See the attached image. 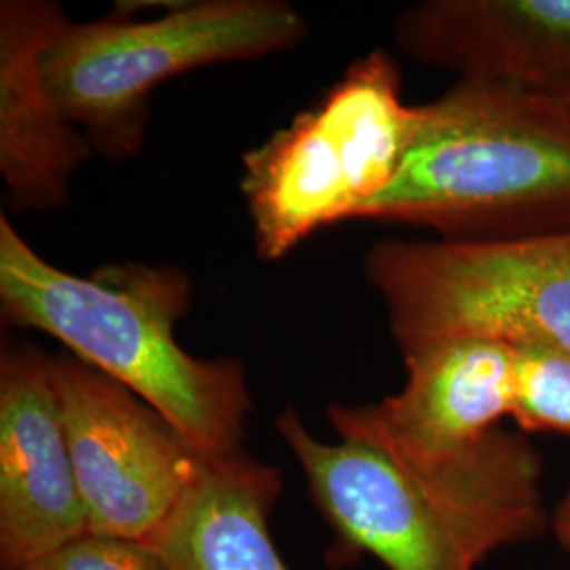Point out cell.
Here are the masks:
<instances>
[{
  "label": "cell",
  "mask_w": 570,
  "mask_h": 570,
  "mask_svg": "<svg viewBox=\"0 0 570 570\" xmlns=\"http://www.w3.org/2000/svg\"><path fill=\"white\" fill-rule=\"evenodd\" d=\"M419 106L402 98L395 58L353 61L311 108L244 157L242 193L256 252L277 263L313 233L355 220L406 161Z\"/></svg>",
  "instance_id": "5"
},
{
  "label": "cell",
  "mask_w": 570,
  "mask_h": 570,
  "mask_svg": "<svg viewBox=\"0 0 570 570\" xmlns=\"http://www.w3.org/2000/svg\"><path fill=\"white\" fill-rule=\"evenodd\" d=\"M406 385L367 406L332 404L327 421L357 440L407 461H442L484 442L510 416L513 345L463 336L404 357Z\"/></svg>",
  "instance_id": "8"
},
{
  "label": "cell",
  "mask_w": 570,
  "mask_h": 570,
  "mask_svg": "<svg viewBox=\"0 0 570 570\" xmlns=\"http://www.w3.org/2000/svg\"><path fill=\"white\" fill-rule=\"evenodd\" d=\"M364 277L402 357L463 336L537 341L570 355V230L513 242L381 239Z\"/></svg>",
  "instance_id": "6"
},
{
  "label": "cell",
  "mask_w": 570,
  "mask_h": 570,
  "mask_svg": "<svg viewBox=\"0 0 570 570\" xmlns=\"http://www.w3.org/2000/svg\"><path fill=\"white\" fill-rule=\"evenodd\" d=\"M355 220L425 226L450 242L570 230V110L553 96L456 79L419 106L406 161Z\"/></svg>",
  "instance_id": "3"
},
{
  "label": "cell",
  "mask_w": 570,
  "mask_h": 570,
  "mask_svg": "<svg viewBox=\"0 0 570 570\" xmlns=\"http://www.w3.org/2000/svg\"><path fill=\"white\" fill-rule=\"evenodd\" d=\"M558 100L564 104V106H567V108H569L570 110V94H567V96H562V98H558Z\"/></svg>",
  "instance_id": "16"
},
{
  "label": "cell",
  "mask_w": 570,
  "mask_h": 570,
  "mask_svg": "<svg viewBox=\"0 0 570 570\" xmlns=\"http://www.w3.org/2000/svg\"><path fill=\"white\" fill-rule=\"evenodd\" d=\"M89 532L146 541L176 510L202 454L164 416L77 357H49Z\"/></svg>",
  "instance_id": "7"
},
{
  "label": "cell",
  "mask_w": 570,
  "mask_h": 570,
  "mask_svg": "<svg viewBox=\"0 0 570 570\" xmlns=\"http://www.w3.org/2000/svg\"><path fill=\"white\" fill-rule=\"evenodd\" d=\"M89 532L49 355H0V567L23 570Z\"/></svg>",
  "instance_id": "9"
},
{
  "label": "cell",
  "mask_w": 570,
  "mask_h": 570,
  "mask_svg": "<svg viewBox=\"0 0 570 570\" xmlns=\"http://www.w3.org/2000/svg\"><path fill=\"white\" fill-rule=\"evenodd\" d=\"M511 345V421L524 435L556 433L570 440V355L537 341Z\"/></svg>",
  "instance_id": "13"
},
{
  "label": "cell",
  "mask_w": 570,
  "mask_h": 570,
  "mask_svg": "<svg viewBox=\"0 0 570 570\" xmlns=\"http://www.w3.org/2000/svg\"><path fill=\"white\" fill-rule=\"evenodd\" d=\"M275 428L336 534L334 562L370 553L389 570H475L550 529L543 459L520 431L494 429L442 461H407L357 440L322 442L294 407Z\"/></svg>",
  "instance_id": "1"
},
{
  "label": "cell",
  "mask_w": 570,
  "mask_h": 570,
  "mask_svg": "<svg viewBox=\"0 0 570 570\" xmlns=\"http://www.w3.org/2000/svg\"><path fill=\"white\" fill-rule=\"evenodd\" d=\"M282 473L247 452L202 459L164 527L146 539L171 570H289L268 518Z\"/></svg>",
  "instance_id": "12"
},
{
  "label": "cell",
  "mask_w": 570,
  "mask_h": 570,
  "mask_svg": "<svg viewBox=\"0 0 570 570\" xmlns=\"http://www.w3.org/2000/svg\"><path fill=\"white\" fill-rule=\"evenodd\" d=\"M68 21L49 0L0 4V174L9 205L20 214L63 209L70 178L94 155L42 79V56Z\"/></svg>",
  "instance_id": "11"
},
{
  "label": "cell",
  "mask_w": 570,
  "mask_h": 570,
  "mask_svg": "<svg viewBox=\"0 0 570 570\" xmlns=\"http://www.w3.org/2000/svg\"><path fill=\"white\" fill-rule=\"evenodd\" d=\"M393 39L459 79L570 94V0H423L400 13Z\"/></svg>",
  "instance_id": "10"
},
{
  "label": "cell",
  "mask_w": 570,
  "mask_h": 570,
  "mask_svg": "<svg viewBox=\"0 0 570 570\" xmlns=\"http://www.w3.org/2000/svg\"><path fill=\"white\" fill-rule=\"evenodd\" d=\"M193 284L178 266H100L79 277L47 263L0 216V305L16 327H32L77 360L136 393L205 459L244 452L252 412L237 360H199L176 341Z\"/></svg>",
  "instance_id": "2"
},
{
  "label": "cell",
  "mask_w": 570,
  "mask_h": 570,
  "mask_svg": "<svg viewBox=\"0 0 570 570\" xmlns=\"http://www.w3.org/2000/svg\"><path fill=\"white\" fill-rule=\"evenodd\" d=\"M550 529L558 543L570 553V487L556 505V510L551 511Z\"/></svg>",
  "instance_id": "15"
},
{
  "label": "cell",
  "mask_w": 570,
  "mask_h": 570,
  "mask_svg": "<svg viewBox=\"0 0 570 570\" xmlns=\"http://www.w3.org/2000/svg\"><path fill=\"white\" fill-rule=\"evenodd\" d=\"M23 570H171L148 541L87 532Z\"/></svg>",
  "instance_id": "14"
},
{
  "label": "cell",
  "mask_w": 570,
  "mask_h": 570,
  "mask_svg": "<svg viewBox=\"0 0 570 570\" xmlns=\"http://www.w3.org/2000/svg\"><path fill=\"white\" fill-rule=\"evenodd\" d=\"M306 32L301 11L284 0H205L155 20L68 21L42 56V79L94 153L121 164L142 148L159 85L205 66L287 51Z\"/></svg>",
  "instance_id": "4"
}]
</instances>
